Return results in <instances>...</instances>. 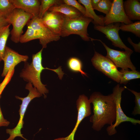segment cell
I'll return each mask as SVG.
<instances>
[{"instance_id":"1","label":"cell","mask_w":140,"mask_h":140,"mask_svg":"<svg viewBox=\"0 0 140 140\" xmlns=\"http://www.w3.org/2000/svg\"><path fill=\"white\" fill-rule=\"evenodd\" d=\"M89 99L93 106V114L90 118L92 128L99 131L106 125L113 124L116 120V111L113 93L104 95L100 92H95Z\"/></svg>"},{"instance_id":"2","label":"cell","mask_w":140,"mask_h":140,"mask_svg":"<svg viewBox=\"0 0 140 140\" xmlns=\"http://www.w3.org/2000/svg\"><path fill=\"white\" fill-rule=\"evenodd\" d=\"M43 49L32 54L31 63L24 62V67L20 73L19 76L25 81L31 83L45 98L46 94L48 93V90L45 87L46 85L43 84L41 81V74L44 69L50 70V68H45L42 65V53Z\"/></svg>"},{"instance_id":"3","label":"cell","mask_w":140,"mask_h":140,"mask_svg":"<svg viewBox=\"0 0 140 140\" xmlns=\"http://www.w3.org/2000/svg\"><path fill=\"white\" fill-rule=\"evenodd\" d=\"M25 88L29 92L27 96L24 97H22L17 96H16L15 97L20 100L22 101V103L19 106V110L20 115L19 119L16 126L12 129H6V133L10 135L9 137L5 140H14L17 137H22L25 140H28L24 137L23 134L21 133V130L23 127L24 122L23 118L27 107L30 102L34 98L39 97L42 95L34 87H33L32 84L28 82L26 85Z\"/></svg>"},{"instance_id":"4","label":"cell","mask_w":140,"mask_h":140,"mask_svg":"<svg viewBox=\"0 0 140 140\" xmlns=\"http://www.w3.org/2000/svg\"><path fill=\"white\" fill-rule=\"evenodd\" d=\"M93 21L92 19L83 16L73 19L65 16L60 36L65 37L72 34H77L83 40L89 41L90 37L87 32V28Z\"/></svg>"},{"instance_id":"5","label":"cell","mask_w":140,"mask_h":140,"mask_svg":"<svg viewBox=\"0 0 140 140\" xmlns=\"http://www.w3.org/2000/svg\"><path fill=\"white\" fill-rule=\"evenodd\" d=\"M33 17L31 14L22 10L16 8L6 18L13 28L10 32L11 39L15 43L19 42L20 38L23 33L25 26Z\"/></svg>"},{"instance_id":"6","label":"cell","mask_w":140,"mask_h":140,"mask_svg":"<svg viewBox=\"0 0 140 140\" xmlns=\"http://www.w3.org/2000/svg\"><path fill=\"white\" fill-rule=\"evenodd\" d=\"M125 86L124 87L120 86V85L117 84L113 89L112 93L114 95L116 104V119L114 124L109 125L107 128V131L109 135L111 136L116 133L117 131L115 128L122 123L129 122L135 125L137 124H140L139 120L127 116L121 108V104L122 94L125 88Z\"/></svg>"},{"instance_id":"7","label":"cell","mask_w":140,"mask_h":140,"mask_svg":"<svg viewBox=\"0 0 140 140\" xmlns=\"http://www.w3.org/2000/svg\"><path fill=\"white\" fill-rule=\"evenodd\" d=\"M91 61L96 69L114 81L120 83L121 72L110 59L95 51Z\"/></svg>"},{"instance_id":"8","label":"cell","mask_w":140,"mask_h":140,"mask_svg":"<svg viewBox=\"0 0 140 140\" xmlns=\"http://www.w3.org/2000/svg\"><path fill=\"white\" fill-rule=\"evenodd\" d=\"M92 40H97L100 41L105 47L107 52L106 57L110 59L115 64L116 67L121 68L122 69L135 70L136 67L132 63L130 56L133 51H123L115 50L108 47L100 40L95 39L91 38Z\"/></svg>"},{"instance_id":"9","label":"cell","mask_w":140,"mask_h":140,"mask_svg":"<svg viewBox=\"0 0 140 140\" xmlns=\"http://www.w3.org/2000/svg\"><path fill=\"white\" fill-rule=\"evenodd\" d=\"M36 31L39 37V43L42 48H46L48 43L57 41L60 38V36L52 32L42 22L41 19L38 16L33 17L27 23Z\"/></svg>"},{"instance_id":"10","label":"cell","mask_w":140,"mask_h":140,"mask_svg":"<svg viewBox=\"0 0 140 140\" xmlns=\"http://www.w3.org/2000/svg\"><path fill=\"white\" fill-rule=\"evenodd\" d=\"M120 25V23L117 22L104 26L94 25V28L104 34L106 37L111 41L112 45L115 47L124 49L126 51H132L125 45L120 37L119 31Z\"/></svg>"},{"instance_id":"11","label":"cell","mask_w":140,"mask_h":140,"mask_svg":"<svg viewBox=\"0 0 140 140\" xmlns=\"http://www.w3.org/2000/svg\"><path fill=\"white\" fill-rule=\"evenodd\" d=\"M90 103L88 97L85 95L82 94L79 96L76 102L78 116L76 123L74 129L68 136L55 140H74L75 133L79 124L84 118L91 114Z\"/></svg>"},{"instance_id":"12","label":"cell","mask_w":140,"mask_h":140,"mask_svg":"<svg viewBox=\"0 0 140 140\" xmlns=\"http://www.w3.org/2000/svg\"><path fill=\"white\" fill-rule=\"evenodd\" d=\"M123 0H113L110 10L104 17L105 26L110 24L121 22L128 24L133 23L126 16L123 6Z\"/></svg>"},{"instance_id":"13","label":"cell","mask_w":140,"mask_h":140,"mask_svg":"<svg viewBox=\"0 0 140 140\" xmlns=\"http://www.w3.org/2000/svg\"><path fill=\"white\" fill-rule=\"evenodd\" d=\"M29 57L19 54L7 46H6L2 60L4 66L1 75L2 77L6 76L10 71L22 62H27Z\"/></svg>"},{"instance_id":"14","label":"cell","mask_w":140,"mask_h":140,"mask_svg":"<svg viewBox=\"0 0 140 140\" xmlns=\"http://www.w3.org/2000/svg\"><path fill=\"white\" fill-rule=\"evenodd\" d=\"M65 17L59 12L47 11L41 20L43 24L50 30L60 36Z\"/></svg>"},{"instance_id":"15","label":"cell","mask_w":140,"mask_h":140,"mask_svg":"<svg viewBox=\"0 0 140 140\" xmlns=\"http://www.w3.org/2000/svg\"><path fill=\"white\" fill-rule=\"evenodd\" d=\"M16 8L21 9L31 15L33 17L38 16L40 1L38 0H10Z\"/></svg>"},{"instance_id":"16","label":"cell","mask_w":140,"mask_h":140,"mask_svg":"<svg viewBox=\"0 0 140 140\" xmlns=\"http://www.w3.org/2000/svg\"><path fill=\"white\" fill-rule=\"evenodd\" d=\"M123 9L130 20H140V3L138 0H127L123 3Z\"/></svg>"},{"instance_id":"17","label":"cell","mask_w":140,"mask_h":140,"mask_svg":"<svg viewBox=\"0 0 140 140\" xmlns=\"http://www.w3.org/2000/svg\"><path fill=\"white\" fill-rule=\"evenodd\" d=\"M48 10L50 11L59 12L66 17L71 19L77 18L83 16L82 13L76 9L65 3L52 6Z\"/></svg>"},{"instance_id":"18","label":"cell","mask_w":140,"mask_h":140,"mask_svg":"<svg viewBox=\"0 0 140 140\" xmlns=\"http://www.w3.org/2000/svg\"><path fill=\"white\" fill-rule=\"evenodd\" d=\"M78 2L82 4L85 7L86 11L84 16L92 19V23L96 25L101 26H105L104 17L102 16L97 15L91 4V0H79Z\"/></svg>"},{"instance_id":"19","label":"cell","mask_w":140,"mask_h":140,"mask_svg":"<svg viewBox=\"0 0 140 140\" xmlns=\"http://www.w3.org/2000/svg\"><path fill=\"white\" fill-rule=\"evenodd\" d=\"M10 24L0 29V60H2L6 44L10 34L9 29Z\"/></svg>"},{"instance_id":"20","label":"cell","mask_w":140,"mask_h":140,"mask_svg":"<svg viewBox=\"0 0 140 140\" xmlns=\"http://www.w3.org/2000/svg\"><path fill=\"white\" fill-rule=\"evenodd\" d=\"M119 71L121 72L120 84L126 85L130 80L140 78V72L136 70L129 71L121 69Z\"/></svg>"},{"instance_id":"21","label":"cell","mask_w":140,"mask_h":140,"mask_svg":"<svg viewBox=\"0 0 140 140\" xmlns=\"http://www.w3.org/2000/svg\"><path fill=\"white\" fill-rule=\"evenodd\" d=\"M39 11L38 17L41 19L45 13L51 6L62 3V1L59 0H40Z\"/></svg>"},{"instance_id":"22","label":"cell","mask_w":140,"mask_h":140,"mask_svg":"<svg viewBox=\"0 0 140 140\" xmlns=\"http://www.w3.org/2000/svg\"><path fill=\"white\" fill-rule=\"evenodd\" d=\"M15 8L10 0H0V15L6 18Z\"/></svg>"},{"instance_id":"23","label":"cell","mask_w":140,"mask_h":140,"mask_svg":"<svg viewBox=\"0 0 140 140\" xmlns=\"http://www.w3.org/2000/svg\"><path fill=\"white\" fill-rule=\"evenodd\" d=\"M67 65L72 71L80 72L83 76H87V74L82 71V62L78 58L75 57L70 58L68 60Z\"/></svg>"},{"instance_id":"24","label":"cell","mask_w":140,"mask_h":140,"mask_svg":"<svg viewBox=\"0 0 140 140\" xmlns=\"http://www.w3.org/2000/svg\"><path fill=\"white\" fill-rule=\"evenodd\" d=\"M120 30L124 31L131 32L139 38L140 37V21L128 24H120Z\"/></svg>"},{"instance_id":"25","label":"cell","mask_w":140,"mask_h":140,"mask_svg":"<svg viewBox=\"0 0 140 140\" xmlns=\"http://www.w3.org/2000/svg\"><path fill=\"white\" fill-rule=\"evenodd\" d=\"M27 30L25 33L22 35L19 40L21 43H27L31 40L39 39L37 34L33 28L30 26H27Z\"/></svg>"},{"instance_id":"26","label":"cell","mask_w":140,"mask_h":140,"mask_svg":"<svg viewBox=\"0 0 140 140\" xmlns=\"http://www.w3.org/2000/svg\"><path fill=\"white\" fill-rule=\"evenodd\" d=\"M113 0H101L93 9L107 15L110 11L112 6Z\"/></svg>"},{"instance_id":"27","label":"cell","mask_w":140,"mask_h":140,"mask_svg":"<svg viewBox=\"0 0 140 140\" xmlns=\"http://www.w3.org/2000/svg\"><path fill=\"white\" fill-rule=\"evenodd\" d=\"M125 88L133 94L135 97V106L134 109L132 113V114L134 116L140 114V93L137 92L133 90L127 88L126 87Z\"/></svg>"},{"instance_id":"28","label":"cell","mask_w":140,"mask_h":140,"mask_svg":"<svg viewBox=\"0 0 140 140\" xmlns=\"http://www.w3.org/2000/svg\"><path fill=\"white\" fill-rule=\"evenodd\" d=\"M62 1L64 3L70 5L78 10L82 13L83 16L85 15L86 11L85 7L76 0H64Z\"/></svg>"},{"instance_id":"29","label":"cell","mask_w":140,"mask_h":140,"mask_svg":"<svg viewBox=\"0 0 140 140\" xmlns=\"http://www.w3.org/2000/svg\"><path fill=\"white\" fill-rule=\"evenodd\" d=\"M1 96H0V99ZM10 122L4 118L0 106V127H7L10 124Z\"/></svg>"},{"instance_id":"30","label":"cell","mask_w":140,"mask_h":140,"mask_svg":"<svg viewBox=\"0 0 140 140\" xmlns=\"http://www.w3.org/2000/svg\"><path fill=\"white\" fill-rule=\"evenodd\" d=\"M127 40L129 43L133 47L136 52L139 53L140 52V42L138 44L134 43L130 37H128Z\"/></svg>"},{"instance_id":"31","label":"cell","mask_w":140,"mask_h":140,"mask_svg":"<svg viewBox=\"0 0 140 140\" xmlns=\"http://www.w3.org/2000/svg\"><path fill=\"white\" fill-rule=\"evenodd\" d=\"M9 24L6 19L0 15V29L7 26Z\"/></svg>"},{"instance_id":"32","label":"cell","mask_w":140,"mask_h":140,"mask_svg":"<svg viewBox=\"0 0 140 140\" xmlns=\"http://www.w3.org/2000/svg\"><path fill=\"white\" fill-rule=\"evenodd\" d=\"M101 0H91V3L93 8L96 6Z\"/></svg>"},{"instance_id":"33","label":"cell","mask_w":140,"mask_h":140,"mask_svg":"<svg viewBox=\"0 0 140 140\" xmlns=\"http://www.w3.org/2000/svg\"><path fill=\"white\" fill-rule=\"evenodd\" d=\"M0 85H1V83H0Z\"/></svg>"},{"instance_id":"34","label":"cell","mask_w":140,"mask_h":140,"mask_svg":"<svg viewBox=\"0 0 140 140\" xmlns=\"http://www.w3.org/2000/svg\"></svg>"},{"instance_id":"35","label":"cell","mask_w":140,"mask_h":140,"mask_svg":"<svg viewBox=\"0 0 140 140\" xmlns=\"http://www.w3.org/2000/svg\"></svg>"}]
</instances>
